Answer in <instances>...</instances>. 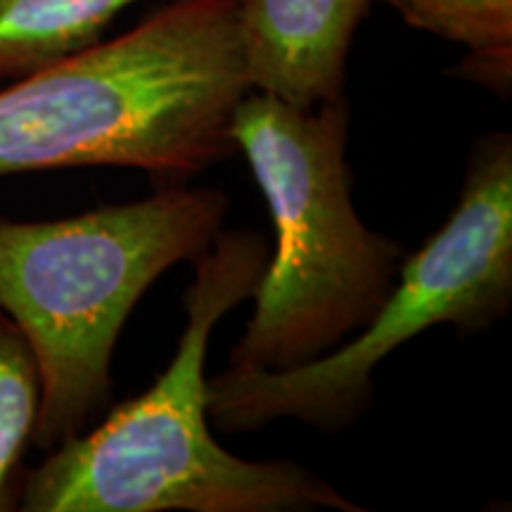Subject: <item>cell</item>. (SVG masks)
Wrapping results in <instances>:
<instances>
[{
    "mask_svg": "<svg viewBox=\"0 0 512 512\" xmlns=\"http://www.w3.org/2000/svg\"><path fill=\"white\" fill-rule=\"evenodd\" d=\"M249 91L235 0H171L0 86V178L121 166L188 183L238 152L230 121Z\"/></svg>",
    "mask_w": 512,
    "mask_h": 512,
    "instance_id": "obj_1",
    "label": "cell"
},
{
    "mask_svg": "<svg viewBox=\"0 0 512 512\" xmlns=\"http://www.w3.org/2000/svg\"><path fill=\"white\" fill-rule=\"evenodd\" d=\"M268 242L228 230L197 256L185 328L157 382L24 472V512H361L292 460H245L209 430L207 354L219 320L259 285Z\"/></svg>",
    "mask_w": 512,
    "mask_h": 512,
    "instance_id": "obj_2",
    "label": "cell"
},
{
    "mask_svg": "<svg viewBox=\"0 0 512 512\" xmlns=\"http://www.w3.org/2000/svg\"><path fill=\"white\" fill-rule=\"evenodd\" d=\"M226 214V192L185 183L53 221L0 214V309L41 375L36 448L93 425L112 399V356L131 311L166 271L207 252Z\"/></svg>",
    "mask_w": 512,
    "mask_h": 512,
    "instance_id": "obj_3",
    "label": "cell"
},
{
    "mask_svg": "<svg viewBox=\"0 0 512 512\" xmlns=\"http://www.w3.org/2000/svg\"><path fill=\"white\" fill-rule=\"evenodd\" d=\"M349 100L294 107L249 91L230 136L264 192L275 254L252 294L230 370H287L337 349L377 316L392 294L401 247L354 207L347 162Z\"/></svg>",
    "mask_w": 512,
    "mask_h": 512,
    "instance_id": "obj_4",
    "label": "cell"
},
{
    "mask_svg": "<svg viewBox=\"0 0 512 512\" xmlns=\"http://www.w3.org/2000/svg\"><path fill=\"white\" fill-rule=\"evenodd\" d=\"M510 306L512 136L496 131L472 145L456 209L401 261L392 294L366 328L304 366L207 377V415L228 434L285 418L339 434L366 413L375 368L401 344L434 325L484 332Z\"/></svg>",
    "mask_w": 512,
    "mask_h": 512,
    "instance_id": "obj_5",
    "label": "cell"
},
{
    "mask_svg": "<svg viewBox=\"0 0 512 512\" xmlns=\"http://www.w3.org/2000/svg\"><path fill=\"white\" fill-rule=\"evenodd\" d=\"M373 0H235L252 91L294 107L337 100L351 43Z\"/></svg>",
    "mask_w": 512,
    "mask_h": 512,
    "instance_id": "obj_6",
    "label": "cell"
},
{
    "mask_svg": "<svg viewBox=\"0 0 512 512\" xmlns=\"http://www.w3.org/2000/svg\"><path fill=\"white\" fill-rule=\"evenodd\" d=\"M140 0H0V86L81 53Z\"/></svg>",
    "mask_w": 512,
    "mask_h": 512,
    "instance_id": "obj_7",
    "label": "cell"
},
{
    "mask_svg": "<svg viewBox=\"0 0 512 512\" xmlns=\"http://www.w3.org/2000/svg\"><path fill=\"white\" fill-rule=\"evenodd\" d=\"M413 29L465 48L460 79L508 95L512 86V0H382Z\"/></svg>",
    "mask_w": 512,
    "mask_h": 512,
    "instance_id": "obj_8",
    "label": "cell"
},
{
    "mask_svg": "<svg viewBox=\"0 0 512 512\" xmlns=\"http://www.w3.org/2000/svg\"><path fill=\"white\" fill-rule=\"evenodd\" d=\"M41 375L15 320L0 309V512L17 510L24 453L34 446Z\"/></svg>",
    "mask_w": 512,
    "mask_h": 512,
    "instance_id": "obj_9",
    "label": "cell"
}]
</instances>
